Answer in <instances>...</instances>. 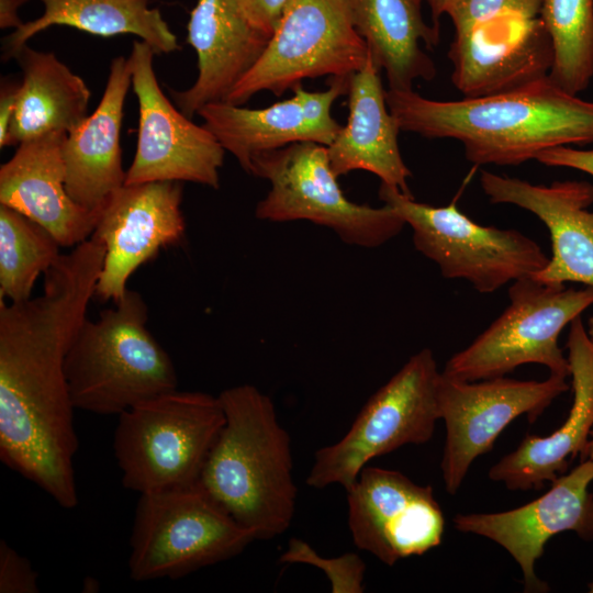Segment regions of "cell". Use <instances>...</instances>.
I'll use <instances>...</instances> for the list:
<instances>
[{"instance_id": "obj_1", "label": "cell", "mask_w": 593, "mask_h": 593, "mask_svg": "<svg viewBox=\"0 0 593 593\" xmlns=\"http://www.w3.org/2000/svg\"><path fill=\"white\" fill-rule=\"evenodd\" d=\"M93 238L61 254L44 273L41 296L0 298V459L64 508L78 503V438L65 357L103 267Z\"/></svg>"}, {"instance_id": "obj_2", "label": "cell", "mask_w": 593, "mask_h": 593, "mask_svg": "<svg viewBox=\"0 0 593 593\" xmlns=\"http://www.w3.org/2000/svg\"><path fill=\"white\" fill-rule=\"evenodd\" d=\"M385 101L401 131L458 141L477 166H517L550 148L593 144V101L567 92L548 76L450 101L389 88Z\"/></svg>"}, {"instance_id": "obj_3", "label": "cell", "mask_w": 593, "mask_h": 593, "mask_svg": "<svg viewBox=\"0 0 593 593\" xmlns=\"http://www.w3.org/2000/svg\"><path fill=\"white\" fill-rule=\"evenodd\" d=\"M225 423L199 483L256 539L289 529L298 488L292 477L291 438L272 400L251 384L219 394Z\"/></svg>"}, {"instance_id": "obj_4", "label": "cell", "mask_w": 593, "mask_h": 593, "mask_svg": "<svg viewBox=\"0 0 593 593\" xmlns=\"http://www.w3.org/2000/svg\"><path fill=\"white\" fill-rule=\"evenodd\" d=\"M143 296L125 292L115 306L82 322L65 357V374L75 409L120 415L174 391V362L147 328Z\"/></svg>"}, {"instance_id": "obj_5", "label": "cell", "mask_w": 593, "mask_h": 593, "mask_svg": "<svg viewBox=\"0 0 593 593\" xmlns=\"http://www.w3.org/2000/svg\"><path fill=\"white\" fill-rule=\"evenodd\" d=\"M224 423L219 395L177 389L123 412L113 441L122 484L142 494L198 483Z\"/></svg>"}, {"instance_id": "obj_6", "label": "cell", "mask_w": 593, "mask_h": 593, "mask_svg": "<svg viewBox=\"0 0 593 593\" xmlns=\"http://www.w3.org/2000/svg\"><path fill=\"white\" fill-rule=\"evenodd\" d=\"M542 0H452L448 58L463 98L508 91L548 76L552 45Z\"/></svg>"}, {"instance_id": "obj_7", "label": "cell", "mask_w": 593, "mask_h": 593, "mask_svg": "<svg viewBox=\"0 0 593 593\" xmlns=\"http://www.w3.org/2000/svg\"><path fill=\"white\" fill-rule=\"evenodd\" d=\"M256 540L198 482L139 494L130 539L133 581L176 580L228 560Z\"/></svg>"}, {"instance_id": "obj_8", "label": "cell", "mask_w": 593, "mask_h": 593, "mask_svg": "<svg viewBox=\"0 0 593 593\" xmlns=\"http://www.w3.org/2000/svg\"><path fill=\"white\" fill-rule=\"evenodd\" d=\"M250 175L270 183L256 206V217L270 222L305 220L332 230L348 245L374 248L399 235L406 225L389 205L373 208L345 197L334 174L327 146L299 142L261 153Z\"/></svg>"}, {"instance_id": "obj_9", "label": "cell", "mask_w": 593, "mask_h": 593, "mask_svg": "<svg viewBox=\"0 0 593 593\" xmlns=\"http://www.w3.org/2000/svg\"><path fill=\"white\" fill-rule=\"evenodd\" d=\"M510 304L469 346L446 362L443 374L461 381L504 377L525 363L570 376L558 345L562 329L593 305V288H567L533 276L513 281Z\"/></svg>"}, {"instance_id": "obj_10", "label": "cell", "mask_w": 593, "mask_h": 593, "mask_svg": "<svg viewBox=\"0 0 593 593\" xmlns=\"http://www.w3.org/2000/svg\"><path fill=\"white\" fill-rule=\"evenodd\" d=\"M439 374L430 349L413 355L371 395L338 441L315 451L306 484L347 489L372 459L428 441L439 419Z\"/></svg>"}, {"instance_id": "obj_11", "label": "cell", "mask_w": 593, "mask_h": 593, "mask_svg": "<svg viewBox=\"0 0 593 593\" xmlns=\"http://www.w3.org/2000/svg\"><path fill=\"white\" fill-rule=\"evenodd\" d=\"M379 197L412 228L415 248L438 266L443 277L466 280L480 293L533 276L549 261L540 246L519 231L481 225L455 203L417 202L384 183Z\"/></svg>"}, {"instance_id": "obj_12", "label": "cell", "mask_w": 593, "mask_h": 593, "mask_svg": "<svg viewBox=\"0 0 593 593\" xmlns=\"http://www.w3.org/2000/svg\"><path fill=\"white\" fill-rule=\"evenodd\" d=\"M368 54L348 0H289L264 53L223 102L243 105L265 90L280 97L304 79L348 78Z\"/></svg>"}, {"instance_id": "obj_13", "label": "cell", "mask_w": 593, "mask_h": 593, "mask_svg": "<svg viewBox=\"0 0 593 593\" xmlns=\"http://www.w3.org/2000/svg\"><path fill=\"white\" fill-rule=\"evenodd\" d=\"M569 390L564 377L544 381L505 377L461 381L440 372L437 384L439 419L446 427L441 472L446 491L455 494L471 463L490 451L502 430L521 415L530 423Z\"/></svg>"}, {"instance_id": "obj_14", "label": "cell", "mask_w": 593, "mask_h": 593, "mask_svg": "<svg viewBox=\"0 0 593 593\" xmlns=\"http://www.w3.org/2000/svg\"><path fill=\"white\" fill-rule=\"evenodd\" d=\"M154 55L147 43L133 42L128 58L139 116L136 152L125 184L190 181L219 189L225 150L203 124H194L163 92Z\"/></svg>"}, {"instance_id": "obj_15", "label": "cell", "mask_w": 593, "mask_h": 593, "mask_svg": "<svg viewBox=\"0 0 593 593\" xmlns=\"http://www.w3.org/2000/svg\"><path fill=\"white\" fill-rule=\"evenodd\" d=\"M355 546L388 566L440 545L445 517L430 485L366 466L345 489Z\"/></svg>"}, {"instance_id": "obj_16", "label": "cell", "mask_w": 593, "mask_h": 593, "mask_svg": "<svg viewBox=\"0 0 593 593\" xmlns=\"http://www.w3.org/2000/svg\"><path fill=\"white\" fill-rule=\"evenodd\" d=\"M182 187L177 181L124 184L105 203L90 236L105 247L96 295L118 302L130 277L186 231Z\"/></svg>"}, {"instance_id": "obj_17", "label": "cell", "mask_w": 593, "mask_h": 593, "mask_svg": "<svg viewBox=\"0 0 593 593\" xmlns=\"http://www.w3.org/2000/svg\"><path fill=\"white\" fill-rule=\"evenodd\" d=\"M593 459L570 473L559 475L538 499L517 508L497 513L458 514L455 528L475 534L502 546L517 562L526 592H546L548 585L535 572L547 541L572 530L584 540L593 539Z\"/></svg>"}, {"instance_id": "obj_18", "label": "cell", "mask_w": 593, "mask_h": 593, "mask_svg": "<svg viewBox=\"0 0 593 593\" xmlns=\"http://www.w3.org/2000/svg\"><path fill=\"white\" fill-rule=\"evenodd\" d=\"M479 182L493 204H513L548 228L552 257L533 277L546 284L579 282L593 288V184L583 180L533 184L482 170Z\"/></svg>"}, {"instance_id": "obj_19", "label": "cell", "mask_w": 593, "mask_h": 593, "mask_svg": "<svg viewBox=\"0 0 593 593\" xmlns=\"http://www.w3.org/2000/svg\"><path fill=\"white\" fill-rule=\"evenodd\" d=\"M349 77H335L323 91L296 88L294 94L264 109H246L227 102L204 105L198 114L248 174L255 156L299 142L332 144L340 125L332 116L335 100L347 93Z\"/></svg>"}, {"instance_id": "obj_20", "label": "cell", "mask_w": 593, "mask_h": 593, "mask_svg": "<svg viewBox=\"0 0 593 593\" xmlns=\"http://www.w3.org/2000/svg\"><path fill=\"white\" fill-rule=\"evenodd\" d=\"M65 132L22 142L0 167V204L46 228L60 246H77L90 237L102 210L75 202L66 189L63 159Z\"/></svg>"}, {"instance_id": "obj_21", "label": "cell", "mask_w": 593, "mask_h": 593, "mask_svg": "<svg viewBox=\"0 0 593 593\" xmlns=\"http://www.w3.org/2000/svg\"><path fill=\"white\" fill-rule=\"evenodd\" d=\"M187 31L198 57V76L189 89L170 92L178 109L192 119L204 105L225 101L270 36L248 21L235 0H198Z\"/></svg>"}, {"instance_id": "obj_22", "label": "cell", "mask_w": 593, "mask_h": 593, "mask_svg": "<svg viewBox=\"0 0 593 593\" xmlns=\"http://www.w3.org/2000/svg\"><path fill=\"white\" fill-rule=\"evenodd\" d=\"M573 403L567 419L551 435L526 436L489 471L510 490L541 489L553 482L586 446L593 428V343L581 317L570 323L567 339Z\"/></svg>"}, {"instance_id": "obj_23", "label": "cell", "mask_w": 593, "mask_h": 593, "mask_svg": "<svg viewBox=\"0 0 593 593\" xmlns=\"http://www.w3.org/2000/svg\"><path fill=\"white\" fill-rule=\"evenodd\" d=\"M131 85L130 58H113L98 107L64 141L67 192L89 210H103L110 197L125 184L120 141L124 102Z\"/></svg>"}, {"instance_id": "obj_24", "label": "cell", "mask_w": 593, "mask_h": 593, "mask_svg": "<svg viewBox=\"0 0 593 593\" xmlns=\"http://www.w3.org/2000/svg\"><path fill=\"white\" fill-rule=\"evenodd\" d=\"M380 70L369 53L363 67L349 77V114L327 146L331 167L337 177L354 170L369 171L381 183L412 195L407 184L412 174L398 143L401 130L388 108Z\"/></svg>"}, {"instance_id": "obj_25", "label": "cell", "mask_w": 593, "mask_h": 593, "mask_svg": "<svg viewBox=\"0 0 593 593\" xmlns=\"http://www.w3.org/2000/svg\"><path fill=\"white\" fill-rule=\"evenodd\" d=\"M353 23L365 40L390 89L412 90L415 80L436 76L423 49L439 42V29L428 25L416 0H348Z\"/></svg>"}, {"instance_id": "obj_26", "label": "cell", "mask_w": 593, "mask_h": 593, "mask_svg": "<svg viewBox=\"0 0 593 593\" xmlns=\"http://www.w3.org/2000/svg\"><path fill=\"white\" fill-rule=\"evenodd\" d=\"M14 59L22 81L10 128L11 146L52 132L68 134L87 119L89 88L53 53L26 44Z\"/></svg>"}, {"instance_id": "obj_27", "label": "cell", "mask_w": 593, "mask_h": 593, "mask_svg": "<svg viewBox=\"0 0 593 593\" xmlns=\"http://www.w3.org/2000/svg\"><path fill=\"white\" fill-rule=\"evenodd\" d=\"M44 12L24 22L2 41V59L14 58L34 35L53 25H66L98 36L133 34L155 54L180 48L177 36L149 0H41Z\"/></svg>"}, {"instance_id": "obj_28", "label": "cell", "mask_w": 593, "mask_h": 593, "mask_svg": "<svg viewBox=\"0 0 593 593\" xmlns=\"http://www.w3.org/2000/svg\"><path fill=\"white\" fill-rule=\"evenodd\" d=\"M59 243L42 225L0 204V298H31L35 281L60 257Z\"/></svg>"}, {"instance_id": "obj_29", "label": "cell", "mask_w": 593, "mask_h": 593, "mask_svg": "<svg viewBox=\"0 0 593 593\" xmlns=\"http://www.w3.org/2000/svg\"><path fill=\"white\" fill-rule=\"evenodd\" d=\"M541 18L553 52L548 77L579 96L593 78V0H542Z\"/></svg>"}, {"instance_id": "obj_30", "label": "cell", "mask_w": 593, "mask_h": 593, "mask_svg": "<svg viewBox=\"0 0 593 593\" xmlns=\"http://www.w3.org/2000/svg\"><path fill=\"white\" fill-rule=\"evenodd\" d=\"M279 562L315 566L326 574L333 593L363 592L366 563L357 553L346 552L340 557L324 558L306 541L291 538Z\"/></svg>"}, {"instance_id": "obj_31", "label": "cell", "mask_w": 593, "mask_h": 593, "mask_svg": "<svg viewBox=\"0 0 593 593\" xmlns=\"http://www.w3.org/2000/svg\"><path fill=\"white\" fill-rule=\"evenodd\" d=\"M37 573L30 560L0 541V593H38Z\"/></svg>"}, {"instance_id": "obj_32", "label": "cell", "mask_w": 593, "mask_h": 593, "mask_svg": "<svg viewBox=\"0 0 593 593\" xmlns=\"http://www.w3.org/2000/svg\"><path fill=\"white\" fill-rule=\"evenodd\" d=\"M248 21L268 36L273 33L277 23L289 0H235Z\"/></svg>"}, {"instance_id": "obj_33", "label": "cell", "mask_w": 593, "mask_h": 593, "mask_svg": "<svg viewBox=\"0 0 593 593\" xmlns=\"http://www.w3.org/2000/svg\"><path fill=\"white\" fill-rule=\"evenodd\" d=\"M536 160L545 166L571 168L593 177V149L558 146L542 152Z\"/></svg>"}, {"instance_id": "obj_34", "label": "cell", "mask_w": 593, "mask_h": 593, "mask_svg": "<svg viewBox=\"0 0 593 593\" xmlns=\"http://www.w3.org/2000/svg\"><path fill=\"white\" fill-rule=\"evenodd\" d=\"M21 82L4 79L0 88V147L11 146L10 128L15 115Z\"/></svg>"}, {"instance_id": "obj_35", "label": "cell", "mask_w": 593, "mask_h": 593, "mask_svg": "<svg viewBox=\"0 0 593 593\" xmlns=\"http://www.w3.org/2000/svg\"><path fill=\"white\" fill-rule=\"evenodd\" d=\"M29 0H0V29H19L24 22L18 15L20 7Z\"/></svg>"}, {"instance_id": "obj_36", "label": "cell", "mask_w": 593, "mask_h": 593, "mask_svg": "<svg viewBox=\"0 0 593 593\" xmlns=\"http://www.w3.org/2000/svg\"><path fill=\"white\" fill-rule=\"evenodd\" d=\"M452 0H427L426 2L430 7L433 25L439 29V20L443 15H446V11Z\"/></svg>"}, {"instance_id": "obj_37", "label": "cell", "mask_w": 593, "mask_h": 593, "mask_svg": "<svg viewBox=\"0 0 593 593\" xmlns=\"http://www.w3.org/2000/svg\"><path fill=\"white\" fill-rule=\"evenodd\" d=\"M100 590V583L92 577H86L82 581L83 593H96Z\"/></svg>"}, {"instance_id": "obj_38", "label": "cell", "mask_w": 593, "mask_h": 593, "mask_svg": "<svg viewBox=\"0 0 593 593\" xmlns=\"http://www.w3.org/2000/svg\"><path fill=\"white\" fill-rule=\"evenodd\" d=\"M579 457L581 461L586 459H593V428L590 433L589 441Z\"/></svg>"}, {"instance_id": "obj_39", "label": "cell", "mask_w": 593, "mask_h": 593, "mask_svg": "<svg viewBox=\"0 0 593 593\" xmlns=\"http://www.w3.org/2000/svg\"><path fill=\"white\" fill-rule=\"evenodd\" d=\"M586 333L593 343V315L589 318Z\"/></svg>"}, {"instance_id": "obj_40", "label": "cell", "mask_w": 593, "mask_h": 593, "mask_svg": "<svg viewBox=\"0 0 593 593\" xmlns=\"http://www.w3.org/2000/svg\"><path fill=\"white\" fill-rule=\"evenodd\" d=\"M589 592L593 593V581L589 584Z\"/></svg>"}, {"instance_id": "obj_41", "label": "cell", "mask_w": 593, "mask_h": 593, "mask_svg": "<svg viewBox=\"0 0 593 593\" xmlns=\"http://www.w3.org/2000/svg\"><path fill=\"white\" fill-rule=\"evenodd\" d=\"M424 1H427V0H416V2L419 3L421 5H422V3H423Z\"/></svg>"}]
</instances>
